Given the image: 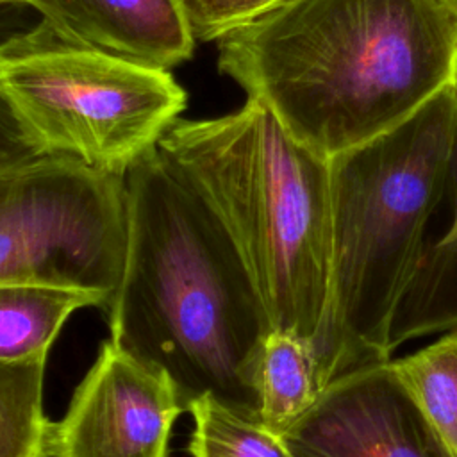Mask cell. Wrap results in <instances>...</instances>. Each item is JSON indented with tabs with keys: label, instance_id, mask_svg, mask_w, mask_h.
<instances>
[{
	"label": "cell",
	"instance_id": "obj_1",
	"mask_svg": "<svg viewBox=\"0 0 457 457\" xmlns=\"http://www.w3.org/2000/svg\"><path fill=\"white\" fill-rule=\"evenodd\" d=\"M218 43V68L325 159L457 82L441 0H286Z\"/></svg>",
	"mask_w": 457,
	"mask_h": 457
},
{
	"label": "cell",
	"instance_id": "obj_2",
	"mask_svg": "<svg viewBox=\"0 0 457 457\" xmlns=\"http://www.w3.org/2000/svg\"><path fill=\"white\" fill-rule=\"evenodd\" d=\"M127 245L111 341L162 370L187 405L204 395L259 416L264 307L225 228L155 145L123 173Z\"/></svg>",
	"mask_w": 457,
	"mask_h": 457
},
{
	"label": "cell",
	"instance_id": "obj_3",
	"mask_svg": "<svg viewBox=\"0 0 457 457\" xmlns=\"http://www.w3.org/2000/svg\"><path fill=\"white\" fill-rule=\"evenodd\" d=\"M157 146L225 228L271 328L316 359L330 296L328 159L250 96L223 116L179 118Z\"/></svg>",
	"mask_w": 457,
	"mask_h": 457
},
{
	"label": "cell",
	"instance_id": "obj_4",
	"mask_svg": "<svg viewBox=\"0 0 457 457\" xmlns=\"http://www.w3.org/2000/svg\"><path fill=\"white\" fill-rule=\"evenodd\" d=\"M455 129L457 82L391 129L328 157L332 259L316 350L321 389L346 371L389 361V320L446 195Z\"/></svg>",
	"mask_w": 457,
	"mask_h": 457
},
{
	"label": "cell",
	"instance_id": "obj_5",
	"mask_svg": "<svg viewBox=\"0 0 457 457\" xmlns=\"http://www.w3.org/2000/svg\"><path fill=\"white\" fill-rule=\"evenodd\" d=\"M0 84L50 154L121 175L187 104L170 70L77 43L43 20L0 43Z\"/></svg>",
	"mask_w": 457,
	"mask_h": 457
},
{
	"label": "cell",
	"instance_id": "obj_6",
	"mask_svg": "<svg viewBox=\"0 0 457 457\" xmlns=\"http://www.w3.org/2000/svg\"><path fill=\"white\" fill-rule=\"evenodd\" d=\"M125 245L121 173L64 154L0 173V284L84 291L107 307Z\"/></svg>",
	"mask_w": 457,
	"mask_h": 457
},
{
	"label": "cell",
	"instance_id": "obj_7",
	"mask_svg": "<svg viewBox=\"0 0 457 457\" xmlns=\"http://www.w3.org/2000/svg\"><path fill=\"white\" fill-rule=\"evenodd\" d=\"M184 411L162 370L104 341L68 411L52 423L50 457H168Z\"/></svg>",
	"mask_w": 457,
	"mask_h": 457
},
{
	"label": "cell",
	"instance_id": "obj_8",
	"mask_svg": "<svg viewBox=\"0 0 457 457\" xmlns=\"http://www.w3.org/2000/svg\"><path fill=\"white\" fill-rule=\"evenodd\" d=\"M282 437L295 457H450L391 359L330 380Z\"/></svg>",
	"mask_w": 457,
	"mask_h": 457
},
{
	"label": "cell",
	"instance_id": "obj_9",
	"mask_svg": "<svg viewBox=\"0 0 457 457\" xmlns=\"http://www.w3.org/2000/svg\"><path fill=\"white\" fill-rule=\"evenodd\" d=\"M59 34L146 64L171 70L191 59L195 37L180 0H20Z\"/></svg>",
	"mask_w": 457,
	"mask_h": 457
},
{
	"label": "cell",
	"instance_id": "obj_10",
	"mask_svg": "<svg viewBox=\"0 0 457 457\" xmlns=\"http://www.w3.org/2000/svg\"><path fill=\"white\" fill-rule=\"evenodd\" d=\"M446 193L450 223L439 236L427 234L389 320V353L411 339L457 330V129Z\"/></svg>",
	"mask_w": 457,
	"mask_h": 457
},
{
	"label": "cell",
	"instance_id": "obj_11",
	"mask_svg": "<svg viewBox=\"0 0 457 457\" xmlns=\"http://www.w3.org/2000/svg\"><path fill=\"white\" fill-rule=\"evenodd\" d=\"M84 307H104V300L75 289L0 284V361L48 355L66 320Z\"/></svg>",
	"mask_w": 457,
	"mask_h": 457
},
{
	"label": "cell",
	"instance_id": "obj_12",
	"mask_svg": "<svg viewBox=\"0 0 457 457\" xmlns=\"http://www.w3.org/2000/svg\"><path fill=\"white\" fill-rule=\"evenodd\" d=\"M255 391L261 421L282 436L321 391L311 345L291 332L270 330L257 362Z\"/></svg>",
	"mask_w": 457,
	"mask_h": 457
},
{
	"label": "cell",
	"instance_id": "obj_13",
	"mask_svg": "<svg viewBox=\"0 0 457 457\" xmlns=\"http://www.w3.org/2000/svg\"><path fill=\"white\" fill-rule=\"evenodd\" d=\"M391 366L450 457H457V330Z\"/></svg>",
	"mask_w": 457,
	"mask_h": 457
},
{
	"label": "cell",
	"instance_id": "obj_14",
	"mask_svg": "<svg viewBox=\"0 0 457 457\" xmlns=\"http://www.w3.org/2000/svg\"><path fill=\"white\" fill-rule=\"evenodd\" d=\"M46 357L0 361V457H50L52 421L43 409Z\"/></svg>",
	"mask_w": 457,
	"mask_h": 457
},
{
	"label": "cell",
	"instance_id": "obj_15",
	"mask_svg": "<svg viewBox=\"0 0 457 457\" xmlns=\"http://www.w3.org/2000/svg\"><path fill=\"white\" fill-rule=\"evenodd\" d=\"M189 452L193 457H295L284 437L257 414L236 409L212 395L195 398Z\"/></svg>",
	"mask_w": 457,
	"mask_h": 457
},
{
	"label": "cell",
	"instance_id": "obj_16",
	"mask_svg": "<svg viewBox=\"0 0 457 457\" xmlns=\"http://www.w3.org/2000/svg\"><path fill=\"white\" fill-rule=\"evenodd\" d=\"M286 0H180L195 41H220Z\"/></svg>",
	"mask_w": 457,
	"mask_h": 457
},
{
	"label": "cell",
	"instance_id": "obj_17",
	"mask_svg": "<svg viewBox=\"0 0 457 457\" xmlns=\"http://www.w3.org/2000/svg\"><path fill=\"white\" fill-rule=\"evenodd\" d=\"M50 152L29 129L0 84V173L34 162Z\"/></svg>",
	"mask_w": 457,
	"mask_h": 457
},
{
	"label": "cell",
	"instance_id": "obj_18",
	"mask_svg": "<svg viewBox=\"0 0 457 457\" xmlns=\"http://www.w3.org/2000/svg\"><path fill=\"white\" fill-rule=\"evenodd\" d=\"M457 16V0H441Z\"/></svg>",
	"mask_w": 457,
	"mask_h": 457
},
{
	"label": "cell",
	"instance_id": "obj_19",
	"mask_svg": "<svg viewBox=\"0 0 457 457\" xmlns=\"http://www.w3.org/2000/svg\"><path fill=\"white\" fill-rule=\"evenodd\" d=\"M5 2H20V0H0V4H5Z\"/></svg>",
	"mask_w": 457,
	"mask_h": 457
}]
</instances>
